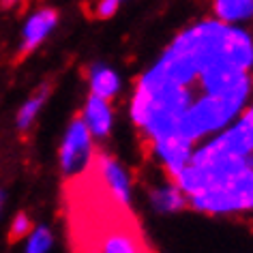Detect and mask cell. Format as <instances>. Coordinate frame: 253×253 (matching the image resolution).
<instances>
[{
  "mask_svg": "<svg viewBox=\"0 0 253 253\" xmlns=\"http://www.w3.org/2000/svg\"><path fill=\"white\" fill-rule=\"evenodd\" d=\"M253 41L225 22H202L174 39L140 78L131 118L144 153L169 182L202 142L223 131L253 92Z\"/></svg>",
  "mask_w": 253,
  "mask_h": 253,
  "instance_id": "1",
  "label": "cell"
},
{
  "mask_svg": "<svg viewBox=\"0 0 253 253\" xmlns=\"http://www.w3.org/2000/svg\"><path fill=\"white\" fill-rule=\"evenodd\" d=\"M187 204L225 214L253 208V105L238 123L198 146L172 178Z\"/></svg>",
  "mask_w": 253,
  "mask_h": 253,
  "instance_id": "2",
  "label": "cell"
},
{
  "mask_svg": "<svg viewBox=\"0 0 253 253\" xmlns=\"http://www.w3.org/2000/svg\"><path fill=\"white\" fill-rule=\"evenodd\" d=\"M69 227L75 253H155L131 204L114 198L92 166L69 180Z\"/></svg>",
  "mask_w": 253,
  "mask_h": 253,
  "instance_id": "3",
  "label": "cell"
},
{
  "mask_svg": "<svg viewBox=\"0 0 253 253\" xmlns=\"http://www.w3.org/2000/svg\"><path fill=\"white\" fill-rule=\"evenodd\" d=\"M92 140H90V131L84 123V118L78 116L69 125L65 142L60 148V168L62 174L67 176V180L75 178V176L84 174L92 163Z\"/></svg>",
  "mask_w": 253,
  "mask_h": 253,
  "instance_id": "4",
  "label": "cell"
},
{
  "mask_svg": "<svg viewBox=\"0 0 253 253\" xmlns=\"http://www.w3.org/2000/svg\"><path fill=\"white\" fill-rule=\"evenodd\" d=\"M92 169L99 174V178L105 182V187L114 193V198L120 200L123 204H131V193H129V178H126L125 169L105 153H94L92 155Z\"/></svg>",
  "mask_w": 253,
  "mask_h": 253,
  "instance_id": "5",
  "label": "cell"
},
{
  "mask_svg": "<svg viewBox=\"0 0 253 253\" xmlns=\"http://www.w3.org/2000/svg\"><path fill=\"white\" fill-rule=\"evenodd\" d=\"M56 22H58V13L54 9H39L28 17L26 26H24V37H22V56L30 54L45 41V37L52 33Z\"/></svg>",
  "mask_w": 253,
  "mask_h": 253,
  "instance_id": "6",
  "label": "cell"
},
{
  "mask_svg": "<svg viewBox=\"0 0 253 253\" xmlns=\"http://www.w3.org/2000/svg\"><path fill=\"white\" fill-rule=\"evenodd\" d=\"M84 123L90 131V135L97 137H105L112 129V110L107 105L105 99L97 97V94H90L88 97V103L84 107V114H82Z\"/></svg>",
  "mask_w": 253,
  "mask_h": 253,
  "instance_id": "7",
  "label": "cell"
},
{
  "mask_svg": "<svg viewBox=\"0 0 253 253\" xmlns=\"http://www.w3.org/2000/svg\"><path fill=\"white\" fill-rule=\"evenodd\" d=\"M214 15L225 24L249 20L253 17V0H214Z\"/></svg>",
  "mask_w": 253,
  "mask_h": 253,
  "instance_id": "8",
  "label": "cell"
},
{
  "mask_svg": "<svg viewBox=\"0 0 253 253\" xmlns=\"http://www.w3.org/2000/svg\"><path fill=\"white\" fill-rule=\"evenodd\" d=\"M90 88H92V94L110 101V99L116 97V92L120 88V80L112 69L97 65L90 71Z\"/></svg>",
  "mask_w": 253,
  "mask_h": 253,
  "instance_id": "9",
  "label": "cell"
},
{
  "mask_svg": "<svg viewBox=\"0 0 253 253\" xmlns=\"http://www.w3.org/2000/svg\"><path fill=\"white\" fill-rule=\"evenodd\" d=\"M150 200L157 211L161 212H172V211H180V208L187 206V200L182 191L176 185H168V187H161V189H155L150 193Z\"/></svg>",
  "mask_w": 253,
  "mask_h": 253,
  "instance_id": "10",
  "label": "cell"
},
{
  "mask_svg": "<svg viewBox=\"0 0 253 253\" xmlns=\"http://www.w3.org/2000/svg\"><path fill=\"white\" fill-rule=\"evenodd\" d=\"M47 97H49V86H47V84H43L39 90H37L33 97H30L26 103L22 105L20 114H17V129H20V131H26L28 126L35 123L37 114H39V110L43 107V103L47 101Z\"/></svg>",
  "mask_w": 253,
  "mask_h": 253,
  "instance_id": "11",
  "label": "cell"
},
{
  "mask_svg": "<svg viewBox=\"0 0 253 253\" xmlns=\"http://www.w3.org/2000/svg\"><path fill=\"white\" fill-rule=\"evenodd\" d=\"M28 245H26V253H47L52 247V232L47 227H37L28 234Z\"/></svg>",
  "mask_w": 253,
  "mask_h": 253,
  "instance_id": "12",
  "label": "cell"
},
{
  "mask_svg": "<svg viewBox=\"0 0 253 253\" xmlns=\"http://www.w3.org/2000/svg\"><path fill=\"white\" fill-rule=\"evenodd\" d=\"M33 232V221L26 212H20L15 214L13 223H11V230H9V238L11 240H20V238H26L28 234Z\"/></svg>",
  "mask_w": 253,
  "mask_h": 253,
  "instance_id": "13",
  "label": "cell"
},
{
  "mask_svg": "<svg viewBox=\"0 0 253 253\" xmlns=\"http://www.w3.org/2000/svg\"><path fill=\"white\" fill-rule=\"evenodd\" d=\"M118 4H120V0H101L97 4V17H101V20L112 17L118 11Z\"/></svg>",
  "mask_w": 253,
  "mask_h": 253,
  "instance_id": "14",
  "label": "cell"
},
{
  "mask_svg": "<svg viewBox=\"0 0 253 253\" xmlns=\"http://www.w3.org/2000/svg\"><path fill=\"white\" fill-rule=\"evenodd\" d=\"M2 2H4V4H11V2H15V0H2Z\"/></svg>",
  "mask_w": 253,
  "mask_h": 253,
  "instance_id": "15",
  "label": "cell"
},
{
  "mask_svg": "<svg viewBox=\"0 0 253 253\" xmlns=\"http://www.w3.org/2000/svg\"><path fill=\"white\" fill-rule=\"evenodd\" d=\"M0 208H2V193H0Z\"/></svg>",
  "mask_w": 253,
  "mask_h": 253,
  "instance_id": "16",
  "label": "cell"
}]
</instances>
